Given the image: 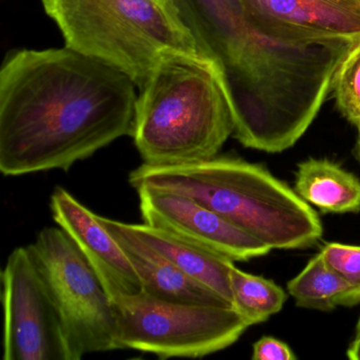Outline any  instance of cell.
Wrapping results in <instances>:
<instances>
[{
	"mask_svg": "<svg viewBox=\"0 0 360 360\" xmlns=\"http://www.w3.org/2000/svg\"><path fill=\"white\" fill-rule=\"evenodd\" d=\"M41 1L66 47L119 69L138 90L166 52L200 54L165 0Z\"/></svg>",
	"mask_w": 360,
	"mask_h": 360,
	"instance_id": "4",
	"label": "cell"
},
{
	"mask_svg": "<svg viewBox=\"0 0 360 360\" xmlns=\"http://www.w3.org/2000/svg\"><path fill=\"white\" fill-rule=\"evenodd\" d=\"M266 37L292 44L360 41V0H240Z\"/></svg>",
	"mask_w": 360,
	"mask_h": 360,
	"instance_id": "9",
	"label": "cell"
},
{
	"mask_svg": "<svg viewBox=\"0 0 360 360\" xmlns=\"http://www.w3.org/2000/svg\"><path fill=\"white\" fill-rule=\"evenodd\" d=\"M231 134V106L212 63L200 54L164 53L136 100L131 136L144 163L205 161Z\"/></svg>",
	"mask_w": 360,
	"mask_h": 360,
	"instance_id": "3",
	"label": "cell"
},
{
	"mask_svg": "<svg viewBox=\"0 0 360 360\" xmlns=\"http://www.w3.org/2000/svg\"><path fill=\"white\" fill-rule=\"evenodd\" d=\"M122 225L128 233L165 257L181 271L205 284L231 303L233 296L229 273L233 261L146 223L130 224L122 222Z\"/></svg>",
	"mask_w": 360,
	"mask_h": 360,
	"instance_id": "12",
	"label": "cell"
},
{
	"mask_svg": "<svg viewBox=\"0 0 360 360\" xmlns=\"http://www.w3.org/2000/svg\"><path fill=\"white\" fill-rule=\"evenodd\" d=\"M98 217L123 248L140 278L145 294L172 302L233 307L212 288L187 275L165 257L128 233L121 221Z\"/></svg>",
	"mask_w": 360,
	"mask_h": 360,
	"instance_id": "11",
	"label": "cell"
},
{
	"mask_svg": "<svg viewBox=\"0 0 360 360\" xmlns=\"http://www.w3.org/2000/svg\"><path fill=\"white\" fill-rule=\"evenodd\" d=\"M295 191L323 214L360 212V180L328 159L303 161L297 168Z\"/></svg>",
	"mask_w": 360,
	"mask_h": 360,
	"instance_id": "13",
	"label": "cell"
},
{
	"mask_svg": "<svg viewBox=\"0 0 360 360\" xmlns=\"http://www.w3.org/2000/svg\"><path fill=\"white\" fill-rule=\"evenodd\" d=\"M54 222L77 244L111 301L140 294L142 283L119 242L98 220V214L56 187L50 199Z\"/></svg>",
	"mask_w": 360,
	"mask_h": 360,
	"instance_id": "10",
	"label": "cell"
},
{
	"mask_svg": "<svg viewBox=\"0 0 360 360\" xmlns=\"http://www.w3.org/2000/svg\"><path fill=\"white\" fill-rule=\"evenodd\" d=\"M233 309L252 326L281 311L286 292L271 280L245 273L233 264L229 273Z\"/></svg>",
	"mask_w": 360,
	"mask_h": 360,
	"instance_id": "15",
	"label": "cell"
},
{
	"mask_svg": "<svg viewBox=\"0 0 360 360\" xmlns=\"http://www.w3.org/2000/svg\"><path fill=\"white\" fill-rule=\"evenodd\" d=\"M129 184L172 191L214 210L274 250H303L323 235L317 212L288 184L258 164L217 155L178 165L143 163Z\"/></svg>",
	"mask_w": 360,
	"mask_h": 360,
	"instance_id": "2",
	"label": "cell"
},
{
	"mask_svg": "<svg viewBox=\"0 0 360 360\" xmlns=\"http://www.w3.org/2000/svg\"><path fill=\"white\" fill-rule=\"evenodd\" d=\"M136 191L144 223L169 231L189 243L233 262L259 258L271 250L191 197L149 187Z\"/></svg>",
	"mask_w": 360,
	"mask_h": 360,
	"instance_id": "8",
	"label": "cell"
},
{
	"mask_svg": "<svg viewBox=\"0 0 360 360\" xmlns=\"http://www.w3.org/2000/svg\"><path fill=\"white\" fill-rule=\"evenodd\" d=\"M27 248L62 318L71 360L122 349L112 301L68 233L46 227Z\"/></svg>",
	"mask_w": 360,
	"mask_h": 360,
	"instance_id": "6",
	"label": "cell"
},
{
	"mask_svg": "<svg viewBox=\"0 0 360 360\" xmlns=\"http://www.w3.org/2000/svg\"><path fill=\"white\" fill-rule=\"evenodd\" d=\"M347 356L351 360H360V334L352 339L347 349Z\"/></svg>",
	"mask_w": 360,
	"mask_h": 360,
	"instance_id": "19",
	"label": "cell"
},
{
	"mask_svg": "<svg viewBox=\"0 0 360 360\" xmlns=\"http://www.w3.org/2000/svg\"><path fill=\"white\" fill-rule=\"evenodd\" d=\"M288 292L297 307L303 309L328 311L337 307H354L360 303L356 288L328 264L321 252L288 281Z\"/></svg>",
	"mask_w": 360,
	"mask_h": 360,
	"instance_id": "14",
	"label": "cell"
},
{
	"mask_svg": "<svg viewBox=\"0 0 360 360\" xmlns=\"http://www.w3.org/2000/svg\"><path fill=\"white\" fill-rule=\"evenodd\" d=\"M136 89L119 69L66 46L8 54L0 70V170L68 172L131 136Z\"/></svg>",
	"mask_w": 360,
	"mask_h": 360,
	"instance_id": "1",
	"label": "cell"
},
{
	"mask_svg": "<svg viewBox=\"0 0 360 360\" xmlns=\"http://www.w3.org/2000/svg\"><path fill=\"white\" fill-rule=\"evenodd\" d=\"M5 360H71L60 313L28 248H18L1 271Z\"/></svg>",
	"mask_w": 360,
	"mask_h": 360,
	"instance_id": "7",
	"label": "cell"
},
{
	"mask_svg": "<svg viewBox=\"0 0 360 360\" xmlns=\"http://www.w3.org/2000/svg\"><path fill=\"white\" fill-rule=\"evenodd\" d=\"M112 303L121 349L161 359L205 357L231 347L250 328L231 305L172 302L144 292Z\"/></svg>",
	"mask_w": 360,
	"mask_h": 360,
	"instance_id": "5",
	"label": "cell"
},
{
	"mask_svg": "<svg viewBox=\"0 0 360 360\" xmlns=\"http://www.w3.org/2000/svg\"><path fill=\"white\" fill-rule=\"evenodd\" d=\"M360 334V316L359 319H358L357 324H356L355 328V334H354V336H356V335Z\"/></svg>",
	"mask_w": 360,
	"mask_h": 360,
	"instance_id": "21",
	"label": "cell"
},
{
	"mask_svg": "<svg viewBox=\"0 0 360 360\" xmlns=\"http://www.w3.org/2000/svg\"><path fill=\"white\" fill-rule=\"evenodd\" d=\"M358 134H357V142H356V157H357L358 161L360 162V125L357 126Z\"/></svg>",
	"mask_w": 360,
	"mask_h": 360,
	"instance_id": "20",
	"label": "cell"
},
{
	"mask_svg": "<svg viewBox=\"0 0 360 360\" xmlns=\"http://www.w3.org/2000/svg\"><path fill=\"white\" fill-rule=\"evenodd\" d=\"M252 359L296 360L297 356L283 341L275 337L264 336L252 345Z\"/></svg>",
	"mask_w": 360,
	"mask_h": 360,
	"instance_id": "18",
	"label": "cell"
},
{
	"mask_svg": "<svg viewBox=\"0 0 360 360\" xmlns=\"http://www.w3.org/2000/svg\"><path fill=\"white\" fill-rule=\"evenodd\" d=\"M320 252L328 264L356 288L360 298V246L330 242L324 244Z\"/></svg>",
	"mask_w": 360,
	"mask_h": 360,
	"instance_id": "17",
	"label": "cell"
},
{
	"mask_svg": "<svg viewBox=\"0 0 360 360\" xmlns=\"http://www.w3.org/2000/svg\"><path fill=\"white\" fill-rule=\"evenodd\" d=\"M341 115L357 127L360 125V41L345 56L335 75L332 88Z\"/></svg>",
	"mask_w": 360,
	"mask_h": 360,
	"instance_id": "16",
	"label": "cell"
}]
</instances>
